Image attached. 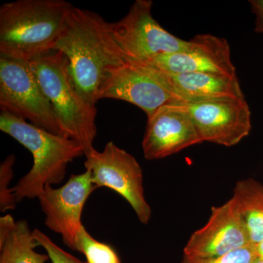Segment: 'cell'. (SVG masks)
I'll use <instances>...</instances> for the list:
<instances>
[{"label":"cell","instance_id":"1","mask_svg":"<svg viewBox=\"0 0 263 263\" xmlns=\"http://www.w3.org/2000/svg\"><path fill=\"white\" fill-rule=\"evenodd\" d=\"M53 51L65 57L78 92L95 106L108 70L128 62L112 35L110 23L95 12L74 6Z\"/></svg>","mask_w":263,"mask_h":263},{"label":"cell","instance_id":"2","mask_svg":"<svg viewBox=\"0 0 263 263\" xmlns=\"http://www.w3.org/2000/svg\"><path fill=\"white\" fill-rule=\"evenodd\" d=\"M73 5L65 0H18L0 8V55L24 61L53 51Z\"/></svg>","mask_w":263,"mask_h":263},{"label":"cell","instance_id":"3","mask_svg":"<svg viewBox=\"0 0 263 263\" xmlns=\"http://www.w3.org/2000/svg\"><path fill=\"white\" fill-rule=\"evenodd\" d=\"M0 129L31 152L32 168L12 188L17 203L37 197L47 185L57 184L65 178L67 165L84 155L77 142L33 125L6 113L0 114Z\"/></svg>","mask_w":263,"mask_h":263},{"label":"cell","instance_id":"4","mask_svg":"<svg viewBox=\"0 0 263 263\" xmlns=\"http://www.w3.org/2000/svg\"><path fill=\"white\" fill-rule=\"evenodd\" d=\"M56 114L63 134L79 143L86 156L95 150L98 109L81 98L72 82L65 57L51 51L29 61Z\"/></svg>","mask_w":263,"mask_h":263},{"label":"cell","instance_id":"5","mask_svg":"<svg viewBox=\"0 0 263 263\" xmlns=\"http://www.w3.org/2000/svg\"><path fill=\"white\" fill-rule=\"evenodd\" d=\"M0 108L2 112L65 137L29 61L0 55Z\"/></svg>","mask_w":263,"mask_h":263},{"label":"cell","instance_id":"6","mask_svg":"<svg viewBox=\"0 0 263 263\" xmlns=\"http://www.w3.org/2000/svg\"><path fill=\"white\" fill-rule=\"evenodd\" d=\"M152 5L151 0H137L124 18L110 23L112 35L128 61L144 62L190 46V41L171 34L153 18Z\"/></svg>","mask_w":263,"mask_h":263},{"label":"cell","instance_id":"7","mask_svg":"<svg viewBox=\"0 0 263 263\" xmlns=\"http://www.w3.org/2000/svg\"><path fill=\"white\" fill-rule=\"evenodd\" d=\"M86 157L84 166L98 187L111 189L133 208L138 220L147 224L152 209L145 198L143 171L136 159L110 141L103 152L93 150Z\"/></svg>","mask_w":263,"mask_h":263},{"label":"cell","instance_id":"8","mask_svg":"<svg viewBox=\"0 0 263 263\" xmlns=\"http://www.w3.org/2000/svg\"><path fill=\"white\" fill-rule=\"evenodd\" d=\"M123 100L136 105L149 118L164 105L183 103L148 66L128 61L108 70L100 89L101 99Z\"/></svg>","mask_w":263,"mask_h":263},{"label":"cell","instance_id":"9","mask_svg":"<svg viewBox=\"0 0 263 263\" xmlns=\"http://www.w3.org/2000/svg\"><path fill=\"white\" fill-rule=\"evenodd\" d=\"M98 186L86 170L81 174L71 175L62 187L45 186L37 198L46 215L45 224L61 235L63 243L75 251L78 233L82 228L81 216L88 198Z\"/></svg>","mask_w":263,"mask_h":263},{"label":"cell","instance_id":"10","mask_svg":"<svg viewBox=\"0 0 263 263\" xmlns=\"http://www.w3.org/2000/svg\"><path fill=\"white\" fill-rule=\"evenodd\" d=\"M250 245L238 208L233 198L213 206L206 224L194 232L183 248V258L211 259ZM252 246V245H251Z\"/></svg>","mask_w":263,"mask_h":263},{"label":"cell","instance_id":"11","mask_svg":"<svg viewBox=\"0 0 263 263\" xmlns=\"http://www.w3.org/2000/svg\"><path fill=\"white\" fill-rule=\"evenodd\" d=\"M189 41L190 46L183 51L164 53L137 63L172 75L205 72L238 77L226 39L201 34Z\"/></svg>","mask_w":263,"mask_h":263},{"label":"cell","instance_id":"12","mask_svg":"<svg viewBox=\"0 0 263 263\" xmlns=\"http://www.w3.org/2000/svg\"><path fill=\"white\" fill-rule=\"evenodd\" d=\"M184 103L203 142L231 147L250 134L251 110L245 100Z\"/></svg>","mask_w":263,"mask_h":263},{"label":"cell","instance_id":"13","mask_svg":"<svg viewBox=\"0 0 263 263\" xmlns=\"http://www.w3.org/2000/svg\"><path fill=\"white\" fill-rule=\"evenodd\" d=\"M202 143L185 103H174L161 107L148 118L142 148L146 160H155Z\"/></svg>","mask_w":263,"mask_h":263},{"label":"cell","instance_id":"14","mask_svg":"<svg viewBox=\"0 0 263 263\" xmlns=\"http://www.w3.org/2000/svg\"><path fill=\"white\" fill-rule=\"evenodd\" d=\"M148 67L155 71L167 87L183 103L226 99L245 100L238 77L205 72L172 75Z\"/></svg>","mask_w":263,"mask_h":263},{"label":"cell","instance_id":"15","mask_svg":"<svg viewBox=\"0 0 263 263\" xmlns=\"http://www.w3.org/2000/svg\"><path fill=\"white\" fill-rule=\"evenodd\" d=\"M234 200L248 233L250 245L255 247L263 239V185L253 179L237 182Z\"/></svg>","mask_w":263,"mask_h":263},{"label":"cell","instance_id":"16","mask_svg":"<svg viewBox=\"0 0 263 263\" xmlns=\"http://www.w3.org/2000/svg\"><path fill=\"white\" fill-rule=\"evenodd\" d=\"M37 247L27 221H16L6 234L0 237V263L46 262L49 259L48 254L36 252Z\"/></svg>","mask_w":263,"mask_h":263},{"label":"cell","instance_id":"17","mask_svg":"<svg viewBox=\"0 0 263 263\" xmlns=\"http://www.w3.org/2000/svg\"><path fill=\"white\" fill-rule=\"evenodd\" d=\"M75 251L84 254L87 263H122L113 247L95 240L84 226L78 233Z\"/></svg>","mask_w":263,"mask_h":263},{"label":"cell","instance_id":"18","mask_svg":"<svg viewBox=\"0 0 263 263\" xmlns=\"http://www.w3.org/2000/svg\"><path fill=\"white\" fill-rule=\"evenodd\" d=\"M15 162V157L11 155L7 157L0 166V210L5 212L13 210L16 207V200L12 189L9 188L13 179V167Z\"/></svg>","mask_w":263,"mask_h":263},{"label":"cell","instance_id":"19","mask_svg":"<svg viewBox=\"0 0 263 263\" xmlns=\"http://www.w3.org/2000/svg\"><path fill=\"white\" fill-rule=\"evenodd\" d=\"M32 235L37 246L46 249L52 263H87L66 252L41 230L34 229L32 231Z\"/></svg>","mask_w":263,"mask_h":263},{"label":"cell","instance_id":"20","mask_svg":"<svg viewBox=\"0 0 263 263\" xmlns=\"http://www.w3.org/2000/svg\"><path fill=\"white\" fill-rule=\"evenodd\" d=\"M257 257L254 247L249 245L236 249L218 258L202 260L183 258L182 263H253Z\"/></svg>","mask_w":263,"mask_h":263},{"label":"cell","instance_id":"21","mask_svg":"<svg viewBox=\"0 0 263 263\" xmlns=\"http://www.w3.org/2000/svg\"><path fill=\"white\" fill-rule=\"evenodd\" d=\"M249 4L255 15L254 31L263 34V0H250Z\"/></svg>","mask_w":263,"mask_h":263},{"label":"cell","instance_id":"22","mask_svg":"<svg viewBox=\"0 0 263 263\" xmlns=\"http://www.w3.org/2000/svg\"><path fill=\"white\" fill-rule=\"evenodd\" d=\"M254 248L257 257L259 259H263V239L259 242L258 245L254 247Z\"/></svg>","mask_w":263,"mask_h":263},{"label":"cell","instance_id":"23","mask_svg":"<svg viewBox=\"0 0 263 263\" xmlns=\"http://www.w3.org/2000/svg\"><path fill=\"white\" fill-rule=\"evenodd\" d=\"M253 263H263V259H261L258 258V257H257V258L255 259V260L254 261Z\"/></svg>","mask_w":263,"mask_h":263}]
</instances>
